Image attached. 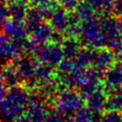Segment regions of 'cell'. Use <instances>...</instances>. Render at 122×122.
Masks as SVG:
<instances>
[]
</instances>
